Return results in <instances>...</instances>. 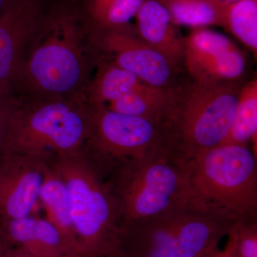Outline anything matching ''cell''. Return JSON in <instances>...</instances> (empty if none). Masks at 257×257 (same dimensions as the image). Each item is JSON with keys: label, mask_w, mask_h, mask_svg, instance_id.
I'll return each mask as SVG.
<instances>
[{"label": "cell", "mask_w": 257, "mask_h": 257, "mask_svg": "<svg viewBox=\"0 0 257 257\" xmlns=\"http://www.w3.org/2000/svg\"><path fill=\"white\" fill-rule=\"evenodd\" d=\"M186 209L231 224L257 221V157L221 145L189 163Z\"/></svg>", "instance_id": "obj_1"}, {"label": "cell", "mask_w": 257, "mask_h": 257, "mask_svg": "<svg viewBox=\"0 0 257 257\" xmlns=\"http://www.w3.org/2000/svg\"><path fill=\"white\" fill-rule=\"evenodd\" d=\"M241 87L238 82L193 80L172 87L161 125L167 151L189 165L220 145L231 126Z\"/></svg>", "instance_id": "obj_2"}, {"label": "cell", "mask_w": 257, "mask_h": 257, "mask_svg": "<svg viewBox=\"0 0 257 257\" xmlns=\"http://www.w3.org/2000/svg\"><path fill=\"white\" fill-rule=\"evenodd\" d=\"M51 163L68 193L81 256H100L121 231L111 184L104 182L100 169L81 152L55 156Z\"/></svg>", "instance_id": "obj_3"}, {"label": "cell", "mask_w": 257, "mask_h": 257, "mask_svg": "<svg viewBox=\"0 0 257 257\" xmlns=\"http://www.w3.org/2000/svg\"><path fill=\"white\" fill-rule=\"evenodd\" d=\"M189 170L166 150L116 169L111 187L121 225L185 208Z\"/></svg>", "instance_id": "obj_4"}, {"label": "cell", "mask_w": 257, "mask_h": 257, "mask_svg": "<svg viewBox=\"0 0 257 257\" xmlns=\"http://www.w3.org/2000/svg\"><path fill=\"white\" fill-rule=\"evenodd\" d=\"M92 115L87 116L62 101L14 110L0 156L17 155L47 160L52 155L81 152L90 134Z\"/></svg>", "instance_id": "obj_5"}, {"label": "cell", "mask_w": 257, "mask_h": 257, "mask_svg": "<svg viewBox=\"0 0 257 257\" xmlns=\"http://www.w3.org/2000/svg\"><path fill=\"white\" fill-rule=\"evenodd\" d=\"M86 25L72 0L59 3L40 30L44 40L27 66L32 84L52 94L69 92L79 84L84 72L79 38Z\"/></svg>", "instance_id": "obj_6"}, {"label": "cell", "mask_w": 257, "mask_h": 257, "mask_svg": "<svg viewBox=\"0 0 257 257\" xmlns=\"http://www.w3.org/2000/svg\"><path fill=\"white\" fill-rule=\"evenodd\" d=\"M89 138L102 172L166 150L160 125L139 116L95 107Z\"/></svg>", "instance_id": "obj_7"}, {"label": "cell", "mask_w": 257, "mask_h": 257, "mask_svg": "<svg viewBox=\"0 0 257 257\" xmlns=\"http://www.w3.org/2000/svg\"><path fill=\"white\" fill-rule=\"evenodd\" d=\"M183 65L196 82H238L246 57L229 37L207 28H193L184 37Z\"/></svg>", "instance_id": "obj_8"}, {"label": "cell", "mask_w": 257, "mask_h": 257, "mask_svg": "<svg viewBox=\"0 0 257 257\" xmlns=\"http://www.w3.org/2000/svg\"><path fill=\"white\" fill-rule=\"evenodd\" d=\"M61 0H7L0 11V95L17 73L27 40L38 33Z\"/></svg>", "instance_id": "obj_9"}, {"label": "cell", "mask_w": 257, "mask_h": 257, "mask_svg": "<svg viewBox=\"0 0 257 257\" xmlns=\"http://www.w3.org/2000/svg\"><path fill=\"white\" fill-rule=\"evenodd\" d=\"M102 45L113 57V63L154 87H174L178 69L127 26L100 30Z\"/></svg>", "instance_id": "obj_10"}, {"label": "cell", "mask_w": 257, "mask_h": 257, "mask_svg": "<svg viewBox=\"0 0 257 257\" xmlns=\"http://www.w3.org/2000/svg\"><path fill=\"white\" fill-rule=\"evenodd\" d=\"M47 160L0 156V221L30 215L40 199Z\"/></svg>", "instance_id": "obj_11"}, {"label": "cell", "mask_w": 257, "mask_h": 257, "mask_svg": "<svg viewBox=\"0 0 257 257\" xmlns=\"http://www.w3.org/2000/svg\"><path fill=\"white\" fill-rule=\"evenodd\" d=\"M0 229L10 245H16L32 256L80 257L69 248L48 219L29 215L0 221Z\"/></svg>", "instance_id": "obj_12"}, {"label": "cell", "mask_w": 257, "mask_h": 257, "mask_svg": "<svg viewBox=\"0 0 257 257\" xmlns=\"http://www.w3.org/2000/svg\"><path fill=\"white\" fill-rule=\"evenodd\" d=\"M135 18L137 35L179 68L183 64L184 37L167 10L157 0H143Z\"/></svg>", "instance_id": "obj_13"}, {"label": "cell", "mask_w": 257, "mask_h": 257, "mask_svg": "<svg viewBox=\"0 0 257 257\" xmlns=\"http://www.w3.org/2000/svg\"><path fill=\"white\" fill-rule=\"evenodd\" d=\"M40 199L46 209L47 219L58 229L69 248L82 257L72 222L65 184L49 160L45 164Z\"/></svg>", "instance_id": "obj_14"}, {"label": "cell", "mask_w": 257, "mask_h": 257, "mask_svg": "<svg viewBox=\"0 0 257 257\" xmlns=\"http://www.w3.org/2000/svg\"><path fill=\"white\" fill-rule=\"evenodd\" d=\"M172 87H157L146 84L101 107L119 114L145 118L161 126L170 102Z\"/></svg>", "instance_id": "obj_15"}, {"label": "cell", "mask_w": 257, "mask_h": 257, "mask_svg": "<svg viewBox=\"0 0 257 257\" xmlns=\"http://www.w3.org/2000/svg\"><path fill=\"white\" fill-rule=\"evenodd\" d=\"M251 145L257 157V79L241 86L229 132L221 145Z\"/></svg>", "instance_id": "obj_16"}, {"label": "cell", "mask_w": 257, "mask_h": 257, "mask_svg": "<svg viewBox=\"0 0 257 257\" xmlns=\"http://www.w3.org/2000/svg\"><path fill=\"white\" fill-rule=\"evenodd\" d=\"M85 23L99 30L127 26L143 0H73Z\"/></svg>", "instance_id": "obj_17"}, {"label": "cell", "mask_w": 257, "mask_h": 257, "mask_svg": "<svg viewBox=\"0 0 257 257\" xmlns=\"http://www.w3.org/2000/svg\"><path fill=\"white\" fill-rule=\"evenodd\" d=\"M167 10L175 26H220L224 3L216 0H157Z\"/></svg>", "instance_id": "obj_18"}, {"label": "cell", "mask_w": 257, "mask_h": 257, "mask_svg": "<svg viewBox=\"0 0 257 257\" xmlns=\"http://www.w3.org/2000/svg\"><path fill=\"white\" fill-rule=\"evenodd\" d=\"M146 84L132 72L111 62L104 65L96 75L91 86L90 99L95 107H101Z\"/></svg>", "instance_id": "obj_19"}, {"label": "cell", "mask_w": 257, "mask_h": 257, "mask_svg": "<svg viewBox=\"0 0 257 257\" xmlns=\"http://www.w3.org/2000/svg\"><path fill=\"white\" fill-rule=\"evenodd\" d=\"M221 27L257 56V0L224 3Z\"/></svg>", "instance_id": "obj_20"}, {"label": "cell", "mask_w": 257, "mask_h": 257, "mask_svg": "<svg viewBox=\"0 0 257 257\" xmlns=\"http://www.w3.org/2000/svg\"><path fill=\"white\" fill-rule=\"evenodd\" d=\"M256 221H247L235 225L236 253L239 257H257Z\"/></svg>", "instance_id": "obj_21"}, {"label": "cell", "mask_w": 257, "mask_h": 257, "mask_svg": "<svg viewBox=\"0 0 257 257\" xmlns=\"http://www.w3.org/2000/svg\"><path fill=\"white\" fill-rule=\"evenodd\" d=\"M13 111L0 95V155Z\"/></svg>", "instance_id": "obj_22"}, {"label": "cell", "mask_w": 257, "mask_h": 257, "mask_svg": "<svg viewBox=\"0 0 257 257\" xmlns=\"http://www.w3.org/2000/svg\"><path fill=\"white\" fill-rule=\"evenodd\" d=\"M7 257H33L30 253L25 251L23 248L16 246L15 248H12L10 246L8 250Z\"/></svg>", "instance_id": "obj_23"}, {"label": "cell", "mask_w": 257, "mask_h": 257, "mask_svg": "<svg viewBox=\"0 0 257 257\" xmlns=\"http://www.w3.org/2000/svg\"><path fill=\"white\" fill-rule=\"evenodd\" d=\"M10 245L5 239L4 235L0 229V257H7Z\"/></svg>", "instance_id": "obj_24"}, {"label": "cell", "mask_w": 257, "mask_h": 257, "mask_svg": "<svg viewBox=\"0 0 257 257\" xmlns=\"http://www.w3.org/2000/svg\"><path fill=\"white\" fill-rule=\"evenodd\" d=\"M217 2L221 3H233V2L239 1V0H216Z\"/></svg>", "instance_id": "obj_25"}, {"label": "cell", "mask_w": 257, "mask_h": 257, "mask_svg": "<svg viewBox=\"0 0 257 257\" xmlns=\"http://www.w3.org/2000/svg\"><path fill=\"white\" fill-rule=\"evenodd\" d=\"M7 0H0V11L3 9V6H4L5 2Z\"/></svg>", "instance_id": "obj_26"}]
</instances>
